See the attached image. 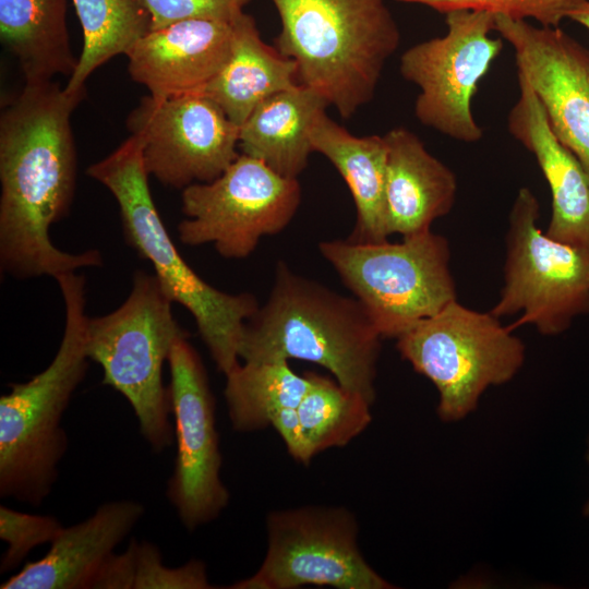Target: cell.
Returning a JSON list of instances; mask_svg holds the SVG:
<instances>
[{
	"label": "cell",
	"instance_id": "1",
	"mask_svg": "<svg viewBox=\"0 0 589 589\" xmlns=\"http://www.w3.org/2000/svg\"><path fill=\"white\" fill-rule=\"evenodd\" d=\"M85 89L25 83L0 116V266L17 279L58 277L103 264L98 250L70 253L50 239L76 183L71 115Z\"/></svg>",
	"mask_w": 589,
	"mask_h": 589
},
{
	"label": "cell",
	"instance_id": "2",
	"mask_svg": "<svg viewBox=\"0 0 589 589\" xmlns=\"http://www.w3.org/2000/svg\"><path fill=\"white\" fill-rule=\"evenodd\" d=\"M382 339L358 299L299 275L280 261L266 302L245 323L239 359L316 363L372 405Z\"/></svg>",
	"mask_w": 589,
	"mask_h": 589
},
{
	"label": "cell",
	"instance_id": "3",
	"mask_svg": "<svg viewBox=\"0 0 589 589\" xmlns=\"http://www.w3.org/2000/svg\"><path fill=\"white\" fill-rule=\"evenodd\" d=\"M55 279L65 309L58 351L45 370L27 382L10 384L0 397V496L36 507L58 479L69 445L62 417L89 362L85 277L70 272Z\"/></svg>",
	"mask_w": 589,
	"mask_h": 589
},
{
	"label": "cell",
	"instance_id": "4",
	"mask_svg": "<svg viewBox=\"0 0 589 589\" xmlns=\"http://www.w3.org/2000/svg\"><path fill=\"white\" fill-rule=\"evenodd\" d=\"M281 28L275 48L298 67L299 83L344 119L370 103L400 31L385 0H271Z\"/></svg>",
	"mask_w": 589,
	"mask_h": 589
},
{
	"label": "cell",
	"instance_id": "5",
	"mask_svg": "<svg viewBox=\"0 0 589 589\" xmlns=\"http://www.w3.org/2000/svg\"><path fill=\"white\" fill-rule=\"evenodd\" d=\"M86 173L113 195L125 242L151 262L169 299L191 313L217 369L228 374L240 363L239 346L245 323L260 306L256 298L213 287L181 256L154 203L137 136L131 134Z\"/></svg>",
	"mask_w": 589,
	"mask_h": 589
},
{
	"label": "cell",
	"instance_id": "6",
	"mask_svg": "<svg viewBox=\"0 0 589 589\" xmlns=\"http://www.w3.org/2000/svg\"><path fill=\"white\" fill-rule=\"evenodd\" d=\"M172 303L155 274L139 269L125 301L108 314L88 317L86 326L88 359L101 368V383L129 401L155 454L175 437L163 369L175 340L187 332L176 321Z\"/></svg>",
	"mask_w": 589,
	"mask_h": 589
},
{
	"label": "cell",
	"instance_id": "7",
	"mask_svg": "<svg viewBox=\"0 0 589 589\" xmlns=\"http://www.w3.org/2000/svg\"><path fill=\"white\" fill-rule=\"evenodd\" d=\"M318 251L383 338H398L457 299L448 241L432 230L399 242L322 241Z\"/></svg>",
	"mask_w": 589,
	"mask_h": 589
},
{
	"label": "cell",
	"instance_id": "8",
	"mask_svg": "<svg viewBox=\"0 0 589 589\" xmlns=\"http://www.w3.org/2000/svg\"><path fill=\"white\" fill-rule=\"evenodd\" d=\"M397 350L438 392V417L458 421L476 410L491 386L521 369L526 347L490 312L456 300L396 338Z\"/></svg>",
	"mask_w": 589,
	"mask_h": 589
},
{
	"label": "cell",
	"instance_id": "9",
	"mask_svg": "<svg viewBox=\"0 0 589 589\" xmlns=\"http://www.w3.org/2000/svg\"><path fill=\"white\" fill-rule=\"evenodd\" d=\"M540 204L524 187L514 200L506 233L504 283L491 312L518 315L546 336L589 314V249L557 241L538 226Z\"/></svg>",
	"mask_w": 589,
	"mask_h": 589
},
{
	"label": "cell",
	"instance_id": "10",
	"mask_svg": "<svg viewBox=\"0 0 589 589\" xmlns=\"http://www.w3.org/2000/svg\"><path fill=\"white\" fill-rule=\"evenodd\" d=\"M300 202L297 179L283 177L240 153L215 180L182 190L187 218L178 224L179 239L190 247L213 244L223 257L242 260L263 237L281 232Z\"/></svg>",
	"mask_w": 589,
	"mask_h": 589
},
{
	"label": "cell",
	"instance_id": "11",
	"mask_svg": "<svg viewBox=\"0 0 589 589\" xmlns=\"http://www.w3.org/2000/svg\"><path fill=\"white\" fill-rule=\"evenodd\" d=\"M447 32L411 46L400 57L404 79L420 89L414 115L425 127L465 143L483 136L472 113L478 84L503 49L494 38L495 15L484 11L445 13Z\"/></svg>",
	"mask_w": 589,
	"mask_h": 589
},
{
	"label": "cell",
	"instance_id": "12",
	"mask_svg": "<svg viewBox=\"0 0 589 589\" xmlns=\"http://www.w3.org/2000/svg\"><path fill=\"white\" fill-rule=\"evenodd\" d=\"M354 516L342 507H300L267 516V551L257 572L232 589H388L364 560Z\"/></svg>",
	"mask_w": 589,
	"mask_h": 589
},
{
	"label": "cell",
	"instance_id": "13",
	"mask_svg": "<svg viewBox=\"0 0 589 589\" xmlns=\"http://www.w3.org/2000/svg\"><path fill=\"white\" fill-rule=\"evenodd\" d=\"M168 364L177 454L167 497L184 528L193 531L220 515L229 492L220 479L215 399L202 359L187 333L175 340Z\"/></svg>",
	"mask_w": 589,
	"mask_h": 589
},
{
	"label": "cell",
	"instance_id": "14",
	"mask_svg": "<svg viewBox=\"0 0 589 589\" xmlns=\"http://www.w3.org/2000/svg\"><path fill=\"white\" fill-rule=\"evenodd\" d=\"M149 176L178 190L218 178L239 156V127L211 98L151 95L127 118Z\"/></svg>",
	"mask_w": 589,
	"mask_h": 589
},
{
	"label": "cell",
	"instance_id": "15",
	"mask_svg": "<svg viewBox=\"0 0 589 589\" xmlns=\"http://www.w3.org/2000/svg\"><path fill=\"white\" fill-rule=\"evenodd\" d=\"M514 49L517 73L538 96L558 140L589 175V49L558 27L495 15Z\"/></svg>",
	"mask_w": 589,
	"mask_h": 589
},
{
	"label": "cell",
	"instance_id": "16",
	"mask_svg": "<svg viewBox=\"0 0 589 589\" xmlns=\"http://www.w3.org/2000/svg\"><path fill=\"white\" fill-rule=\"evenodd\" d=\"M231 44L228 22L190 19L151 29L125 55L128 71L152 97L200 93L223 69Z\"/></svg>",
	"mask_w": 589,
	"mask_h": 589
},
{
	"label": "cell",
	"instance_id": "17",
	"mask_svg": "<svg viewBox=\"0 0 589 589\" xmlns=\"http://www.w3.org/2000/svg\"><path fill=\"white\" fill-rule=\"evenodd\" d=\"M519 97L507 117L512 136L536 158L552 197L551 238L589 249V175L555 135L538 96L518 73Z\"/></svg>",
	"mask_w": 589,
	"mask_h": 589
},
{
	"label": "cell",
	"instance_id": "18",
	"mask_svg": "<svg viewBox=\"0 0 589 589\" xmlns=\"http://www.w3.org/2000/svg\"><path fill=\"white\" fill-rule=\"evenodd\" d=\"M132 500L107 502L85 520L63 527L38 561L1 584V589H94L116 548L144 516Z\"/></svg>",
	"mask_w": 589,
	"mask_h": 589
},
{
	"label": "cell",
	"instance_id": "19",
	"mask_svg": "<svg viewBox=\"0 0 589 589\" xmlns=\"http://www.w3.org/2000/svg\"><path fill=\"white\" fill-rule=\"evenodd\" d=\"M387 146L385 214L388 237L431 230L453 208L457 179L412 131L397 127L384 135Z\"/></svg>",
	"mask_w": 589,
	"mask_h": 589
},
{
	"label": "cell",
	"instance_id": "20",
	"mask_svg": "<svg viewBox=\"0 0 589 589\" xmlns=\"http://www.w3.org/2000/svg\"><path fill=\"white\" fill-rule=\"evenodd\" d=\"M313 152L325 156L352 195L357 219L348 238L356 242L388 239L385 214L387 146L383 135L357 136L318 111L309 131Z\"/></svg>",
	"mask_w": 589,
	"mask_h": 589
},
{
	"label": "cell",
	"instance_id": "21",
	"mask_svg": "<svg viewBox=\"0 0 589 589\" xmlns=\"http://www.w3.org/2000/svg\"><path fill=\"white\" fill-rule=\"evenodd\" d=\"M230 24L229 57L199 94L215 101L240 128L263 100L300 83L297 63L263 41L251 15L241 12Z\"/></svg>",
	"mask_w": 589,
	"mask_h": 589
},
{
	"label": "cell",
	"instance_id": "22",
	"mask_svg": "<svg viewBox=\"0 0 589 589\" xmlns=\"http://www.w3.org/2000/svg\"><path fill=\"white\" fill-rule=\"evenodd\" d=\"M328 103L299 84L259 104L239 129L241 154L263 161L283 177L297 179L313 153L309 131Z\"/></svg>",
	"mask_w": 589,
	"mask_h": 589
},
{
	"label": "cell",
	"instance_id": "23",
	"mask_svg": "<svg viewBox=\"0 0 589 589\" xmlns=\"http://www.w3.org/2000/svg\"><path fill=\"white\" fill-rule=\"evenodd\" d=\"M0 37L17 59L25 83L71 77L79 58L67 27V0H0Z\"/></svg>",
	"mask_w": 589,
	"mask_h": 589
},
{
	"label": "cell",
	"instance_id": "24",
	"mask_svg": "<svg viewBox=\"0 0 589 589\" xmlns=\"http://www.w3.org/2000/svg\"><path fill=\"white\" fill-rule=\"evenodd\" d=\"M242 362L225 375L224 395L235 430L264 429L277 411L298 408L310 385L306 374H297L288 361Z\"/></svg>",
	"mask_w": 589,
	"mask_h": 589
},
{
	"label": "cell",
	"instance_id": "25",
	"mask_svg": "<svg viewBox=\"0 0 589 589\" xmlns=\"http://www.w3.org/2000/svg\"><path fill=\"white\" fill-rule=\"evenodd\" d=\"M83 31V48L65 91L85 89L88 76L130 49L152 29L142 0H72Z\"/></svg>",
	"mask_w": 589,
	"mask_h": 589
},
{
	"label": "cell",
	"instance_id": "26",
	"mask_svg": "<svg viewBox=\"0 0 589 589\" xmlns=\"http://www.w3.org/2000/svg\"><path fill=\"white\" fill-rule=\"evenodd\" d=\"M305 374L310 385L297 411L313 454L347 445L370 424L372 405L336 380Z\"/></svg>",
	"mask_w": 589,
	"mask_h": 589
},
{
	"label": "cell",
	"instance_id": "27",
	"mask_svg": "<svg viewBox=\"0 0 589 589\" xmlns=\"http://www.w3.org/2000/svg\"><path fill=\"white\" fill-rule=\"evenodd\" d=\"M206 566L191 560L179 567L163 562L157 545L132 539L128 549L115 553L100 572L94 589H208Z\"/></svg>",
	"mask_w": 589,
	"mask_h": 589
},
{
	"label": "cell",
	"instance_id": "28",
	"mask_svg": "<svg viewBox=\"0 0 589 589\" xmlns=\"http://www.w3.org/2000/svg\"><path fill=\"white\" fill-rule=\"evenodd\" d=\"M428 5L438 12L454 10L484 11L515 20L538 22L541 26L558 27L587 0H398Z\"/></svg>",
	"mask_w": 589,
	"mask_h": 589
},
{
	"label": "cell",
	"instance_id": "29",
	"mask_svg": "<svg viewBox=\"0 0 589 589\" xmlns=\"http://www.w3.org/2000/svg\"><path fill=\"white\" fill-rule=\"evenodd\" d=\"M63 526L53 516L32 515L4 505L0 507V538L8 544L0 572L19 567L38 545L51 543Z\"/></svg>",
	"mask_w": 589,
	"mask_h": 589
},
{
	"label": "cell",
	"instance_id": "30",
	"mask_svg": "<svg viewBox=\"0 0 589 589\" xmlns=\"http://www.w3.org/2000/svg\"><path fill=\"white\" fill-rule=\"evenodd\" d=\"M251 0H142L152 29L181 20L204 19L230 23Z\"/></svg>",
	"mask_w": 589,
	"mask_h": 589
},
{
	"label": "cell",
	"instance_id": "31",
	"mask_svg": "<svg viewBox=\"0 0 589 589\" xmlns=\"http://www.w3.org/2000/svg\"><path fill=\"white\" fill-rule=\"evenodd\" d=\"M271 425L281 436L288 453L299 462L308 465L314 454L302 428L297 408H285L271 419Z\"/></svg>",
	"mask_w": 589,
	"mask_h": 589
},
{
	"label": "cell",
	"instance_id": "32",
	"mask_svg": "<svg viewBox=\"0 0 589 589\" xmlns=\"http://www.w3.org/2000/svg\"><path fill=\"white\" fill-rule=\"evenodd\" d=\"M569 20L580 24L589 31V0L574 11Z\"/></svg>",
	"mask_w": 589,
	"mask_h": 589
},
{
	"label": "cell",
	"instance_id": "33",
	"mask_svg": "<svg viewBox=\"0 0 589 589\" xmlns=\"http://www.w3.org/2000/svg\"><path fill=\"white\" fill-rule=\"evenodd\" d=\"M586 458H587V461L589 464V438H588V448H587V455H586ZM582 514L586 516V517H589V500L586 502V504L584 505V508H582Z\"/></svg>",
	"mask_w": 589,
	"mask_h": 589
}]
</instances>
